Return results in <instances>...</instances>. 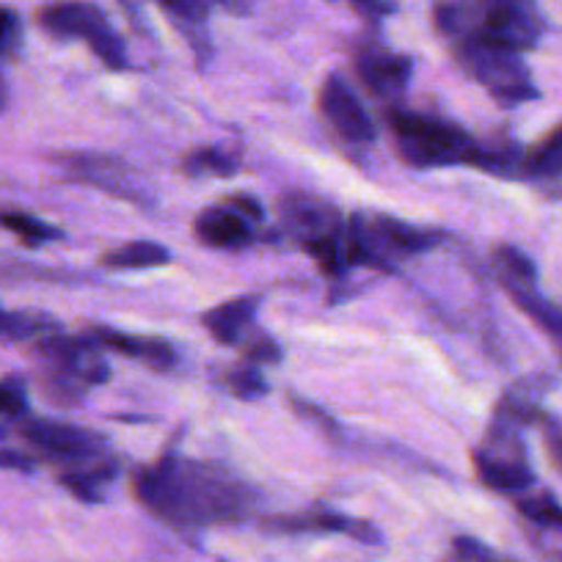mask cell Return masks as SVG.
<instances>
[{
    "label": "cell",
    "mask_w": 562,
    "mask_h": 562,
    "mask_svg": "<svg viewBox=\"0 0 562 562\" xmlns=\"http://www.w3.org/2000/svg\"><path fill=\"white\" fill-rule=\"evenodd\" d=\"M243 353H246L248 364H257V367L276 364V361H281V348L273 342V339L265 337V334L254 337L251 342H248L246 348H243Z\"/></svg>",
    "instance_id": "d6a6232c"
},
{
    "label": "cell",
    "mask_w": 562,
    "mask_h": 562,
    "mask_svg": "<svg viewBox=\"0 0 562 562\" xmlns=\"http://www.w3.org/2000/svg\"><path fill=\"white\" fill-rule=\"evenodd\" d=\"M452 562H513V560L499 557L496 551H491L488 546L480 543L477 538L458 535V538L452 540Z\"/></svg>",
    "instance_id": "f1b7e54d"
},
{
    "label": "cell",
    "mask_w": 562,
    "mask_h": 562,
    "mask_svg": "<svg viewBox=\"0 0 562 562\" xmlns=\"http://www.w3.org/2000/svg\"><path fill=\"white\" fill-rule=\"evenodd\" d=\"M557 557H560V560H562V551H560V554H557Z\"/></svg>",
    "instance_id": "60d3db41"
},
{
    "label": "cell",
    "mask_w": 562,
    "mask_h": 562,
    "mask_svg": "<svg viewBox=\"0 0 562 562\" xmlns=\"http://www.w3.org/2000/svg\"><path fill=\"white\" fill-rule=\"evenodd\" d=\"M160 7L182 25H202L207 20V0H158Z\"/></svg>",
    "instance_id": "f546056e"
},
{
    "label": "cell",
    "mask_w": 562,
    "mask_h": 562,
    "mask_svg": "<svg viewBox=\"0 0 562 562\" xmlns=\"http://www.w3.org/2000/svg\"><path fill=\"white\" fill-rule=\"evenodd\" d=\"M456 56L458 64L480 86H485L499 105H521V102L538 97L527 64L521 61V53L491 45L480 36H463V40H458Z\"/></svg>",
    "instance_id": "3957f363"
},
{
    "label": "cell",
    "mask_w": 562,
    "mask_h": 562,
    "mask_svg": "<svg viewBox=\"0 0 562 562\" xmlns=\"http://www.w3.org/2000/svg\"><path fill=\"white\" fill-rule=\"evenodd\" d=\"M226 383H229V389L240 400H259L268 394V383H265L262 378V367L248 364V361L246 364L235 367V370H229Z\"/></svg>",
    "instance_id": "484cf974"
},
{
    "label": "cell",
    "mask_w": 562,
    "mask_h": 562,
    "mask_svg": "<svg viewBox=\"0 0 562 562\" xmlns=\"http://www.w3.org/2000/svg\"><path fill=\"white\" fill-rule=\"evenodd\" d=\"M502 288L507 290V295L516 301V306L524 312V315L532 317V321L538 323V326L543 328L549 337H554V342L560 345V350H562V312L557 310L554 304H549V301H546L543 295L535 290V284L502 281Z\"/></svg>",
    "instance_id": "d6986e66"
},
{
    "label": "cell",
    "mask_w": 562,
    "mask_h": 562,
    "mask_svg": "<svg viewBox=\"0 0 562 562\" xmlns=\"http://www.w3.org/2000/svg\"><path fill=\"white\" fill-rule=\"evenodd\" d=\"M89 47L108 69H116V72L119 69H127V50H124L122 36L113 29H105L102 34H97L94 40H89Z\"/></svg>",
    "instance_id": "83f0119b"
},
{
    "label": "cell",
    "mask_w": 562,
    "mask_h": 562,
    "mask_svg": "<svg viewBox=\"0 0 562 562\" xmlns=\"http://www.w3.org/2000/svg\"><path fill=\"white\" fill-rule=\"evenodd\" d=\"M40 25L56 40H94L105 29H111L105 14L83 0H64L50 3L40 12Z\"/></svg>",
    "instance_id": "5bb4252c"
},
{
    "label": "cell",
    "mask_w": 562,
    "mask_h": 562,
    "mask_svg": "<svg viewBox=\"0 0 562 562\" xmlns=\"http://www.w3.org/2000/svg\"><path fill=\"white\" fill-rule=\"evenodd\" d=\"M259 310V299L246 295V299L226 301V304L215 306V310L204 312L202 323L207 328L210 337L221 345H237L246 328L254 323V315Z\"/></svg>",
    "instance_id": "e0dca14e"
},
{
    "label": "cell",
    "mask_w": 562,
    "mask_h": 562,
    "mask_svg": "<svg viewBox=\"0 0 562 562\" xmlns=\"http://www.w3.org/2000/svg\"><path fill=\"white\" fill-rule=\"evenodd\" d=\"M226 204H229V207H235L237 213H240L243 218H248V221H262L265 218L262 204H259L254 196H248V193H237V196H232Z\"/></svg>",
    "instance_id": "8d00e7d4"
},
{
    "label": "cell",
    "mask_w": 562,
    "mask_h": 562,
    "mask_svg": "<svg viewBox=\"0 0 562 562\" xmlns=\"http://www.w3.org/2000/svg\"><path fill=\"white\" fill-rule=\"evenodd\" d=\"M133 488L140 505L182 532L240 524L259 502L257 488L235 472L177 452H166L153 469H138Z\"/></svg>",
    "instance_id": "6da1fadb"
},
{
    "label": "cell",
    "mask_w": 562,
    "mask_h": 562,
    "mask_svg": "<svg viewBox=\"0 0 562 562\" xmlns=\"http://www.w3.org/2000/svg\"><path fill=\"white\" fill-rule=\"evenodd\" d=\"M540 34H543V23L535 14L532 3H502V7L477 9V29L472 36H480L505 50L524 53L538 45Z\"/></svg>",
    "instance_id": "52a82bcc"
},
{
    "label": "cell",
    "mask_w": 562,
    "mask_h": 562,
    "mask_svg": "<svg viewBox=\"0 0 562 562\" xmlns=\"http://www.w3.org/2000/svg\"><path fill=\"white\" fill-rule=\"evenodd\" d=\"M551 383L554 381L546 375H529L513 383L502 394L499 403H496L488 436H513V439H521L518 434L540 416V400L546 397V389Z\"/></svg>",
    "instance_id": "30bf717a"
},
{
    "label": "cell",
    "mask_w": 562,
    "mask_h": 562,
    "mask_svg": "<svg viewBox=\"0 0 562 562\" xmlns=\"http://www.w3.org/2000/svg\"><path fill=\"white\" fill-rule=\"evenodd\" d=\"M58 166L64 169V177L72 182H83V186L105 191L108 196L124 199L138 207H153L155 196L149 186L130 169L124 160L111 158V155H91V153H75L61 155Z\"/></svg>",
    "instance_id": "277c9868"
},
{
    "label": "cell",
    "mask_w": 562,
    "mask_h": 562,
    "mask_svg": "<svg viewBox=\"0 0 562 562\" xmlns=\"http://www.w3.org/2000/svg\"><path fill=\"white\" fill-rule=\"evenodd\" d=\"M218 7H224L232 14H248L251 12V0H215Z\"/></svg>",
    "instance_id": "74e56055"
},
{
    "label": "cell",
    "mask_w": 562,
    "mask_h": 562,
    "mask_svg": "<svg viewBox=\"0 0 562 562\" xmlns=\"http://www.w3.org/2000/svg\"><path fill=\"white\" fill-rule=\"evenodd\" d=\"M397 149L403 160L414 169H441V166H474L480 140L463 127L441 122L425 113L400 111L386 113Z\"/></svg>",
    "instance_id": "7a4b0ae2"
},
{
    "label": "cell",
    "mask_w": 562,
    "mask_h": 562,
    "mask_svg": "<svg viewBox=\"0 0 562 562\" xmlns=\"http://www.w3.org/2000/svg\"><path fill=\"white\" fill-rule=\"evenodd\" d=\"M321 111L348 144L364 147V144L375 140V124L342 75H328L326 78L321 89Z\"/></svg>",
    "instance_id": "ba28073f"
},
{
    "label": "cell",
    "mask_w": 562,
    "mask_h": 562,
    "mask_svg": "<svg viewBox=\"0 0 562 562\" xmlns=\"http://www.w3.org/2000/svg\"><path fill=\"white\" fill-rule=\"evenodd\" d=\"M353 12L367 20H383L397 12V0H350Z\"/></svg>",
    "instance_id": "e575fe53"
},
{
    "label": "cell",
    "mask_w": 562,
    "mask_h": 562,
    "mask_svg": "<svg viewBox=\"0 0 562 562\" xmlns=\"http://www.w3.org/2000/svg\"><path fill=\"white\" fill-rule=\"evenodd\" d=\"M20 436L40 456L50 458V461H64L72 469L102 461L108 450L105 436L56 419H25L20 425Z\"/></svg>",
    "instance_id": "5b68a950"
},
{
    "label": "cell",
    "mask_w": 562,
    "mask_h": 562,
    "mask_svg": "<svg viewBox=\"0 0 562 562\" xmlns=\"http://www.w3.org/2000/svg\"><path fill=\"white\" fill-rule=\"evenodd\" d=\"M119 477V463L111 458L89 463V467H75L58 474V485L75 496V499L86 502V505H100L105 488Z\"/></svg>",
    "instance_id": "ac0fdd59"
},
{
    "label": "cell",
    "mask_w": 562,
    "mask_h": 562,
    "mask_svg": "<svg viewBox=\"0 0 562 562\" xmlns=\"http://www.w3.org/2000/svg\"><path fill=\"white\" fill-rule=\"evenodd\" d=\"M20 42V18L12 9L0 7V56H7Z\"/></svg>",
    "instance_id": "836d02e7"
},
{
    "label": "cell",
    "mask_w": 562,
    "mask_h": 562,
    "mask_svg": "<svg viewBox=\"0 0 562 562\" xmlns=\"http://www.w3.org/2000/svg\"><path fill=\"white\" fill-rule=\"evenodd\" d=\"M196 237L210 248H224V251H235V248H246L254 243V229L248 218H243L235 207H207L199 213Z\"/></svg>",
    "instance_id": "2e32d148"
},
{
    "label": "cell",
    "mask_w": 562,
    "mask_h": 562,
    "mask_svg": "<svg viewBox=\"0 0 562 562\" xmlns=\"http://www.w3.org/2000/svg\"><path fill=\"white\" fill-rule=\"evenodd\" d=\"M102 262L113 270H147V268H164L171 262L169 248L153 240H130L124 246L113 248L102 257Z\"/></svg>",
    "instance_id": "44dd1931"
},
{
    "label": "cell",
    "mask_w": 562,
    "mask_h": 562,
    "mask_svg": "<svg viewBox=\"0 0 562 562\" xmlns=\"http://www.w3.org/2000/svg\"><path fill=\"white\" fill-rule=\"evenodd\" d=\"M356 75L378 100H394L408 86L411 75H414V61L381 45H364L361 50H356Z\"/></svg>",
    "instance_id": "8fae6325"
},
{
    "label": "cell",
    "mask_w": 562,
    "mask_h": 562,
    "mask_svg": "<svg viewBox=\"0 0 562 562\" xmlns=\"http://www.w3.org/2000/svg\"><path fill=\"white\" fill-rule=\"evenodd\" d=\"M0 229H9L12 235H18L20 243L29 248H42L64 237L61 229L36 218V215L23 213V210H0Z\"/></svg>",
    "instance_id": "7402d4cb"
},
{
    "label": "cell",
    "mask_w": 562,
    "mask_h": 562,
    "mask_svg": "<svg viewBox=\"0 0 562 562\" xmlns=\"http://www.w3.org/2000/svg\"><path fill=\"white\" fill-rule=\"evenodd\" d=\"M100 348L105 350H116V353L130 356L135 361H144L153 370H171L177 364V350L175 345L166 342V339H155V337H133V334L116 331V328L100 326L89 334Z\"/></svg>",
    "instance_id": "9a60e30c"
},
{
    "label": "cell",
    "mask_w": 562,
    "mask_h": 562,
    "mask_svg": "<svg viewBox=\"0 0 562 562\" xmlns=\"http://www.w3.org/2000/svg\"><path fill=\"white\" fill-rule=\"evenodd\" d=\"M9 108V83L7 78H3V72H0V113L7 111Z\"/></svg>",
    "instance_id": "ab89813d"
},
{
    "label": "cell",
    "mask_w": 562,
    "mask_h": 562,
    "mask_svg": "<svg viewBox=\"0 0 562 562\" xmlns=\"http://www.w3.org/2000/svg\"><path fill=\"white\" fill-rule=\"evenodd\" d=\"M29 414V397L20 381H3L0 383V416H25Z\"/></svg>",
    "instance_id": "4dcf8cb0"
},
{
    "label": "cell",
    "mask_w": 562,
    "mask_h": 562,
    "mask_svg": "<svg viewBox=\"0 0 562 562\" xmlns=\"http://www.w3.org/2000/svg\"><path fill=\"white\" fill-rule=\"evenodd\" d=\"M290 405H293L295 411H299L304 419H310L312 425H317V428L323 430L326 436H331V439H337L339 436V425L337 419H334L331 414H326L323 408H317V405H312L310 400H301V397H290Z\"/></svg>",
    "instance_id": "1f68e13d"
},
{
    "label": "cell",
    "mask_w": 562,
    "mask_h": 562,
    "mask_svg": "<svg viewBox=\"0 0 562 562\" xmlns=\"http://www.w3.org/2000/svg\"><path fill=\"white\" fill-rule=\"evenodd\" d=\"M518 510H521V516H527L529 521L540 524V527L562 529V505L554 496H529V499L518 502Z\"/></svg>",
    "instance_id": "4316f807"
},
{
    "label": "cell",
    "mask_w": 562,
    "mask_h": 562,
    "mask_svg": "<svg viewBox=\"0 0 562 562\" xmlns=\"http://www.w3.org/2000/svg\"><path fill=\"white\" fill-rule=\"evenodd\" d=\"M279 213L284 224H288V229L299 237L301 246L317 240V237L331 235V232H337L345 224L334 204H328L326 199L310 196V193H290V196H284L279 202Z\"/></svg>",
    "instance_id": "4fadbf2b"
},
{
    "label": "cell",
    "mask_w": 562,
    "mask_h": 562,
    "mask_svg": "<svg viewBox=\"0 0 562 562\" xmlns=\"http://www.w3.org/2000/svg\"><path fill=\"white\" fill-rule=\"evenodd\" d=\"M527 175H560L562 171V127H557L538 149L524 160Z\"/></svg>",
    "instance_id": "d4e9b609"
},
{
    "label": "cell",
    "mask_w": 562,
    "mask_h": 562,
    "mask_svg": "<svg viewBox=\"0 0 562 562\" xmlns=\"http://www.w3.org/2000/svg\"><path fill=\"white\" fill-rule=\"evenodd\" d=\"M474 467H477L480 480L502 494H518V491L532 488L535 483L532 469L524 458V447L485 445L483 450L474 452Z\"/></svg>",
    "instance_id": "7c38bea8"
},
{
    "label": "cell",
    "mask_w": 562,
    "mask_h": 562,
    "mask_svg": "<svg viewBox=\"0 0 562 562\" xmlns=\"http://www.w3.org/2000/svg\"><path fill=\"white\" fill-rule=\"evenodd\" d=\"M240 166L237 155L226 153V149L218 147H204L196 149L186 158V171L193 177H232Z\"/></svg>",
    "instance_id": "603a6c76"
},
{
    "label": "cell",
    "mask_w": 562,
    "mask_h": 562,
    "mask_svg": "<svg viewBox=\"0 0 562 562\" xmlns=\"http://www.w3.org/2000/svg\"><path fill=\"white\" fill-rule=\"evenodd\" d=\"M0 436H3V428H0Z\"/></svg>",
    "instance_id": "b9f144b4"
},
{
    "label": "cell",
    "mask_w": 562,
    "mask_h": 562,
    "mask_svg": "<svg viewBox=\"0 0 562 562\" xmlns=\"http://www.w3.org/2000/svg\"><path fill=\"white\" fill-rule=\"evenodd\" d=\"M58 331H61L58 321L45 312L0 310V342H40Z\"/></svg>",
    "instance_id": "ffe728a7"
},
{
    "label": "cell",
    "mask_w": 562,
    "mask_h": 562,
    "mask_svg": "<svg viewBox=\"0 0 562 562\" xmlns=\"http://www.w3.org/2000/svg\"><path fill=\"white\" fill-rule=\"evenodd\" d=\"M494 262L499 265V279L502 281H518V284H535L538 281V268L532 259L516 246H496L494 248Z\"/></svg>",
    "instance_id": "cb8c5ba5"
},
{
    "label": "cell",
    "mask_w": 562,
    "mask_h": 562,
    "mask_svg": "<svg viewBox=\"0 0 562 562\" xmlns=\"http://www.w3.org/2000/svg\"><path fill=\"white\" fill-rule=\"evenodd\" d=\"M265 529L284 535H348V538L359 540V543L364 546H378L383 540L381 529H378L375 524L361 521V518H350L345 516V513L331 510V507H315V510L295 513V516L268 518V521H265Z\"/></svg>",
    "instance_id": "9c48e42d"
},
{
    "label": "cell",
    "mask_w": 562,
    "mask_h": 562,
    "mask_svg": "<svg viewBox=\"0 0 562 562\" xmlns=\"http://www.w3.org/2000/svg\"><path fill=\"white\" fill-rule=\"evenodd\" d=\"M0 469H7V472L31 474L36 472V458L20 450H0Z\"/></svg>",
    "instance_id": "d590c367"
},
{
    "label": "cell",
    "mask_w": 562,
    "mask_h": 562,
    "mask_svg": "<svg viewBox=\"0 0 562 562\" xmlns=\"http://www.w3.org/2000/svg\"><path fill=\"white\" fill-rule=\"evenodd\" d=\"M45 370L67 375L80 386H100L108 381V364L100 359V345L91 337H64L61 331L36 342Z\"/></svg>",
    "instance_id": "8992f818"
},
{
    "label": "cell",
    "mask_w": 562,
    "mask_h": 562,
    "mask_svg": "<svg viewBox=\"0 0 562 562\" xmlns=\"http://www.w3.org/2000/svg\"><path fill=\"white\" fill-rule=\"evenodd\" d=\"M477 9H488V7H502V3H532V0H472Z\"/></svg>",
    "instance_id": "f35d334b"
}]
</instances>
